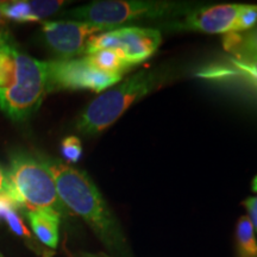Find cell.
I'll use <instances>...</instances> for the list:
<instances>
[{
    "label": "cell",
    "mask_w": 257,
    "mask_h": 257,
    "mask_svg": "<svg viewBox=\"0 0 257 257\" xmlns=\"http://www.w3.org/2000/svg\"><path fill=\"white\" fill-rule=\"evenodd\" d=\"M61 153L67 162L76 163L82 155L81 141L76 136L63 138L62 143H61Z\"/></svg>",
    "instance_id": "obj_18"
},
{
    "label": "cell",
    "mask_w": 257,
    "mask_h": 257,
    "mask_svg": "<svg viewBox=\"0 0 257 257\" xmlns=\"http://www.w3.org/2000/svg\"><path fill=\"white\" fill-rule=\"evenodd\" d=\"M0 257H3V255H2V253H0Z\"/></svg>",
    "instance_id": "obj_24"
},
{
    "label": "cell",
    "mask_w": 257,
    "mask_h": 257,
    "mask_svg": "<svg viewBox=\"0 0 257 257\" xmlns=\"http://www.w3.org/2000/svg\"><path fill=\"white\" fill-rule=\"evenodd\" d=\"M199 6L201 5L197 3L163 0H99L68 10L61 17L117 29L133 22L176 21Z\"/></svg>",
    "instance_id": "obj_3"
},
{
    "label": "cell",
    "mask_w": 257,
    "mask_h": 257,
    "mask_svg": "<svg viewBox=\"0 0 257 257\" xmlns=\"http://www.w3.org/2000/svg\"><path fill=\"white\" fill-rule=\"evenodd\" d=\"M236 250L238 257H257V238L248 216L240 217L236 225Z\"/></svg>",
    "instance_id": "obj_16"
},
{
    "label": "cell",
    "mask_w": 257,
    "mask_h": 257,
    "mask_svg": "<svg viewBox=\"0 0 257 257\" xmlns=\"http://www.w3.org/2000/svg\"><path fill=\"white\" fill-rule=\"evenodd\" d=\"M173 69L161 66L135 73L114 87L101 92L76 120V130L86 136H95L115 123L131 105L172 79Z\"/></svg>",
    "instance_id": "obj_2"
},
{
    "label": "cell",
    "mask_w": 257,
    "mask_h": 257,
    "mask_svg": "<svg viewBox=\"0 0 257 257\" xmlns=\"http://www.w3.org/2000/svg\"><path fill=\"white\" fill-rule=\"evenodd\" d=\"M86 57L93 68L98 69L101 73L112 74V75L123 76L125 73L134 68L133 64L128 63L127 60L117 50H99L91 55H86Z\"/></svg>",
    "instance_id": "obj_13"
},
{
    "label": "cell",
    "mask_w": 257,
    "mask_h": 257,
    "mask_svg": "<svg viewBox=\"0 0 257 257\" xmlns=\"http://www.w3.org/2000/svg\"><path fill=\"white\" fill-rule=\"evenodd\" d=\"M161 43L162 34L159 29L120 27L89 38L85 56L99 50H117L135 67L154 55Z\"/></svg>",
    "instance_id": "obj_7"
},
{
    "label": "cell",
    "mask_w": 257,
    "mask_h": 257,
    "mask_svg": "<svg viewBox=\"0 0 257 257\" xmlns=\"http://www.w3.org/2000/svg\"><path fill=\"white\" fill-rule=\"evenodd\" d=\"M252 191L257 193V175L255 176V179L252 180Z\"/></svg>",
    "instance_id": "obj_22"
},
{
    "label": "cell",
    "mask_w": 257,
    "mask_h": 257,
    "mask_svg": "<svg viewBox=\"0 0 257 257\" xmlns=\"http://www.w3.org/2000/svg\"><path fill=\"white\" fill-rule=\"evenodd\" d=\"M244 207L248 212V218L251 221L255 232L257 233V195L256 197H250L243 202Z\"/></svg>",
    "instance_id": "obj_19"
},
{
    "label": "cell",
    "mask_w": 257,
    "mask_h": 257,
    "mask_svg": "<svg viewBox=\"0 0 257 257\" xmlns=\"http://www.w3.org/2000/svg\"><path fill=\"white\" fill-rule=\"evenodd\" d=\"M11 189V199L18 207L27 211L53 210L62 213L55 181L40 156L17 149L10 154L6 170Z\"/></svg>",
    "instance_id": "obj_4"
},
{
    "label": "cell",
    "mask_w": 257,
    "mask_h": 257,
    "mask_svg": "<svg viewBox=\"0 0 257 257\" xmlns=\"http://www.w3.org/2000/svg\"><path fill=\"white\" fill-rule=\"evenodd\" d=\"M38 156L53 175L63 206L82 218L106 248L119 253L125 252L126 239L120 225L92 179L69 163Z\"/></svg>",
    "instance_id": "obj_1"
},
{
    "label": "cell",
    "mask_w": 257,
    "mask_h": 257,
    "mask_svg": "<svg viewBox=\"0 0 257 257\" xmlns=\"http://www.w3.org/2000/svg\"><path fill=\"white\" fill-rule=\"evenodd\" d=\"M8 19L4 17V15L0 11V49L6 46H10L11 43V35L8 27Z\"/></svg>",
    "instance_id": "obj_20"
},
{
    "label": "cell",
    "mask_w": 257,
    "mask_h": 257,
    "mask_svg": "<svg viewBox=\"0 0 257 257\" xmlns=\"http://www.w3.org/2000/svg\"><path fill=\"white\" fill-rule=\"evenodd\" d=\"M205 79H229L236 78L243 80L246 85L252 87L257 93V59L250 57L229 56L224 63L214 64L198 73Z\"/></svg>",
    "instance_id": "obj_11"
},
{
    "label": "cell",
    "mask_w": 257,
    "mask_h": 257,
    "mask_svg": "<svg viewBox=\"0 0 257 257\" xmlns=\"http://www.w3.org/2000/svg\"><path fill=\"white\" fill-rule=\"evenodd\" d=\"M111 30L114 28L66 19L43 22L41 35L44 44L60 59H76L85 55L89 38Z\"/></svg>",
    "instance_id": "obj_8"
},
{
    "label": "cell",
    "mask_w": 257,
    "mask_h": 257,
    "mask_svg": "<svg viewBox=\"0 0 257 257\" xmlns=\"http://www.w3.org/2000/svg\"><path fill=\"white\" fill-rule=\"evenodd\" d=\"M66 4L63 0H16L0 3V11L16 23H35L57 14Z\"/></svg>",
    "instance_id": "obj_10"
},
{
    "label": "cell",
    "mask_w": 257,
    "mask_h": 257,
    "mask_svg": "<svg viewBox=\"0 0 257 257\" xmlns=\"http://www.w3.org/2000/svg\"><path fill=\"white\" fill-rule=\"evenodd\" d=\"M123 76L99 72L87 57L47 61V92L91 91L101 93L113 87Z\"/></svg>",
    "instance_id": "obj_6"
},
{
    "label": "cell",
    "mask_w": 257,
    "mask_h": 257,
    "mask_svg": "<svg viewBox=\"0 0 257 257\" xmlns=\"http://www.w3.org/2000/svg\"><path fill=\"white\" fill-rule=\"evenodd\" d=\"M79 257H101V256H96V255H91V253H82Z\"/></svg>",
    "instance_id": "obj_23"
},
{
    "label": "cell",
    "mask_w": 257,
    "mask_h": 257,
    "mask_svg": "<svg viewBox=\"0 0 257 257\" xmlns=\"http://www.w3.org/2000/svg\"><path fill=\"white\" fill-rule=\"evenodd\" d=\"M15 78L0 91V110L15 121H23L40 107L47 92V61L15 50Z\"/></svg>",
    "instance_id": "obj_5"
},
{
    "label": "cell",
    "mask_w": 257,
    "mask_h": 257,
    "mask_svg": "<svg viewBox=\"0 0 257 257\" xmlns=\"http://www.w3.org/2000/svg\"><path fill=\"white\" fill-rule=\"evenodd\" d=\"M16 46L10 44L0 49V91L8 88L14 81L16 61Z\"/></svg>",
    "instance_id": "obj_17"
},
{
    "label": "cell",
    "mask_w": 257,
    "mask_h": 257,
    "mask_svg": "<svg viewBox=\"0 0 257 257\" xmlns=\"http://www.w3.org/2000/svg\"><path fill=\"white\" fill-rule=\"evenodd\" d=\"M249 4H223L199 6L184 18L166 22V28L178 31H198L212 35H229L238 32L240 16Z\"/></svg>",
    "instance_id": "obj_9"
},
{
    "label": "cell",
    "mask_w": 257,
    "mask_h": 257,
    "mask_svg": "<svg viewBox=\"0 0 257 257\" xmlns=\"http://www.w3.org/2000/svg\"><path fill=\"white\" fill-rule=\"evenodd\" d=\"M223 47L230 56L257 59V25L248 31L225 35Z\"/></svg>",
    "instance_id": "obj_14"
},
{
    "label": "cell",
    "mask_w": 257,
    "mask_h": 257,
    "mask_svg": "<svg viewBox=\"0 0 257 257\" xmlns=\"http://www.w3.org/2000/svg\"><path fill=\"white\" fill-rule=\"evenodd\" d=\"M0 195H9L11 198V189H10V182L8 173L0 165Z\"/></svg>",
    "instance_id": "obj_21"
},
{
    "label": "cell",
    "mask_w": 257,
    "mask_h": 257,
    "mask_svg": "<svg viewBox=\"0 0 257 257\" xmlns=\"http://www.w3.org/2000/svg\"><path fill=\"white\" fill-rule=\"evenodd\" d=\"M27 217L36 238L50 249H56L60 238L61 214L53 210L27 211Z\"/></svg>",
    "instance_id": "obj_12"
},
{
    "label": "cell",
    "mask_w": 257,
    "mask_h": 257,
    "mask_svg": "<svg viewBox=\"0 0 257 257\" xmlns=\"http://www.w3.org/2000/svg\"><path fill=\"white\" fill-rule=\"evenodd\" d=\"M18 208L19 207L9 195H0V220L4 221L12 232L27 240L34 248L35 240L32 238L30 231L25 226L22 217L19 216Z\"/></svg>",
    "instance_id": "obj_15"
}]
</instances>
